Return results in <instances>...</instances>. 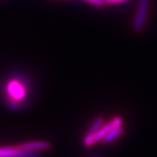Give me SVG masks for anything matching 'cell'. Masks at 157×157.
<instances>
[{
	"mask_svg": "<svg viewBox=\"0 0 157 157\" xmlns=\"http://www.w3.org/2000/svg\"><path fill=\"white\" fill-rule=\"evenodd\" d=\"M123 125V121L121 117H114L107 124H103L101 128L98 129L95 133L91 134V135H86L83 140V143L86 147H89L93 145L96 144L97 142L102 140V139L105 137V135L111 130L119 126Z\"/></svg>",
	"mask_w": 157,
	"mask_h": 157,
	"instance_id": "obj_1",
	"label": "cell"
},
{
	"mask_svg": "<svg viewBox=\"0 0 157 157\" xmlns=\"http://www.w3.org/2000/svg\"><path fill=\"white\" fill-rule=\"evenodd\" d=\"M150 8V0H138L137 9L133 20V29L139 33L142 31L147 21L148 11Z\"/></svg>",
	"mask_w": 157,
	"mask_h": 157,
	"instance_id": "obj_2",
	"label": "cell"
},
{
	"mask_svg": "<svg viewBox=\"0 0 157 157\" xmlns=\"http://www.w3.org/2000/svg\"><path fill=\"white\" fill-rule=\"evenodd\" d=\"M38 151L22 149L19 146L0 147V157H36Z\"/></svg>",
	"mask_w": 157,
	"mask_h": 157,
	"instance_id": "obj_3",
	"label": "cell"
},
{
	"mask_svg": "<svg viewBox=\"0 0 157 157\" xmlns=\"http://www.w3.org/2000/svg\"><path fill=\"white\" fill-rule=\"evenodd\" d=\"M22 149L31 150V151H38V150H45L49 149L51 145L46 141H29L18 145Z\"/></svg>",
	"mask_w": 157,
	"mask_h": 157,
	"instance_id": "obj_4",
	"label": "cell"
},
{
	"mask_svg": "<svg viewBox=\"0 0 157 157\" xmlns=\"http://www.w3.org/2000/svg\"><path fill=\"white\" fill-rule=\"evenodd\" d=\"M124 128L122 126H119L114 128L111 129L107 135H105V137L102 139V141L104 143H110L113 140H115L117 138H119L121 135H123Z\"/></svg>",
	"mask_w": 157,
	"mask_h": 157,
	"instance_id": "obj_5",
	"label": "cell"
},
{
	"mask_svg": "<svg viewBox=\"0 0 157 157\" xmlns=\"http://www.w3.org/2000/svg\"><path fill=\"white\" fill-rule=\"evenodd\" d=\"M9 92L15 99H22L25 95V91L20 85L13 81L9 86Z\"/></svg>",
	"mask_w": 157,
	"mask_h": 157,
	"instance_id": "obj_6",
	"label": "cell"
},
{
	"mask_svg": "<svg viewBox=\"0 0 157 157\" xmlns=\"http://www.w3.org/2000/svg\"><path fill=\"white\" fill-rule=\"evenodd\" d=\"M103 124H104V120H103V118L98 117L95 121H94V123L91 125L89 130H88L87 133H86V135H91V134L95 133L98 129L100 128H101V126H102Z\"/></svg>",
	"mask_w": 157,
	"mask_h": 157,
	"instance_id": "obj_7",
	"label": "cell"
},
{
	"mask_svg": "<svg viewBox=\"0 0 157 157\" xmlns=\"http://www.w3.org/2000/svg\"><path fill=\"white\" fill-rule=\"evenodd\" d=\"M84 1L89 3V4H92V5H94V6H99V7L103 6L105 5V1H104V0H84Z\"/></svg>",
	"mask_w": 157,
	"mask_h": 157,
	"instance_id": "obj_8",
	"label": "cell"
},
{
	"mask_svg": "<svg viewBox=\"0 0 157 157\" xmlns=\"http://www.w3.org/2000/svg\"><path fill=\"white\" fill-rule=\"evenodd\" d=\"M106 3L108 4H119V3H124V2H127L128 0H104Z\"/></svg>",
	"mask_w": 157,
	"mask_h": 157,
	"instance_id": "obj_9",
	"label": "cell"
}]
</instances>
